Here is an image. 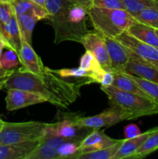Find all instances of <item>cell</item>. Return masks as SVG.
I'll return each instance as SVG.
<instances>
[{
  "instance_id": "6da1fadb",
  "label": "cell",
  "mask_w": 158,
  "mask_h": 159,
  "mask_svg": "<svg viewBox=\"0 0 158 159\" xmlns=\"http://www.w3.org/2000/svg\"><path fill=\"white\" fill-rule=\"evenodd\" d=\"M88 84L87 79L67 81L54 69L47 67H45L42 75H37L22 66L14 70L7 78L4 88L33 92L45 98L46 102L56 107L67 109L81 96L80 90L82 85Z\"/></svg>"
},
{
  "instance_id": "7a4b0ae2",
  "label": "cell",
  "mask_w": 158,
  "mask_h": 159,
  "mask_svg": "<svg viewBox=\"0 0 158 159\" xmlns=\"http://www.w3.org/2000/svg\"><path fill=\"white\" fill-rule=\"evenodd\" d=\"M45 8L54 28V43L57 44L67 40L80 43L88 32L86 26L88 10L85 8L69 0H46Z\"/></svg>"
},
{
  "instance_id": "3957f363",
  "label": "cell",
  "mask_w": 158,
  "mask_h": 159,
  "mask_svg": "<svg viewBox=\"0 0 158 159\" xmlns=\"http://www.w3.org/2000/svg\"><path fill=\"white\" fill-rule=\"evenodd\" d=\"M101 89L108 96L111 107L120 110L125 120L158 113V103L153 99L124 91L112 85L101 86Z\"/></svg>"
},
{
  "instance_id": "277c9868",
  "label": "cell",
  "mask_w": 158,
  "mask_h": 159,
  "mask_svg": "<svg viewBox=\"0 0 158 159\" xmlns=\"http://www.w3.org/2000/svg\"><path fill=\"white\" fill-rule=\"evenodd\" d=\"M88 17L96 32L105 37L116 38L136 21L124 9L92 7L88 9Z\"/></svg>"
},
{
  "instance_id": "5b68a950",
  "label": "cell",
  "mask_w": 158,
  "mask_h": 159,
  "mask_svg": "<svg viewBox=\"0 0 158 159\" xmlns=\"http://www.w3.org/2000/svg\"><path fill=\"white\" fill-rule=\"evenodd\" d=\"M46 123L39 121L12 123L5 122L0 130V144H13L41 140Z\"/></svg>"
},
{
  "instance_id": "8992f818",
  "label": "cell",
  "mask_w": 158,
  "mask_h": 159,
  "mask_svg": "<svg viewBox=\"0 0 158 159\" xmlns=\"http://www.w3.org/2000/svg\"><path fill=\"white\" fill-rule=\"evenodd\" d=\"M122 120H125V117L120 110L111 107L102 113L92 116H81L77 115L76 118V125L81 130H93L110 127Z\"/></svg>"
},
{
  "instance_id": "52a82bcc",
  "label": "cell",
  "mask_w": 158,
  "mask_h": 159,
  "mask_svg": "<svg viewBox=\"0 0 158 159\" xmlns=\"http://www.w3.org/2000/svg\"><path fill=\"white\" fill-rule=\"evenodd\" d=\"M77 115L65 114L60 116L58 120L50 124H46L44 134L43 138H49L53 137H60L64 138H75L78 137L86 136V134H79V129L76 125V118ZM42 138V139H43Z\"/></svg>"
},
{
  "instance_id": "ba28073f",
  "label": "cell",
  "mask_w": 158,
  "mask_h": 159,
  "mask_svg": "<svg viewBox=\"0 0 158 159\" xmlns=\"http://www.w3.org/2000/svg\"><path fill=\"white\" fill-rule=\"evenodd\" d=\"M80 43L85 50L91 52L95 57L101 66L104 68H110V60L107 47L103 37L98 32H87L81 40Z\"/></svg>"
},
{
  "instance_id": "9c48e42d",
  "label": "cell",
  "mask_w": 158,
  "mask_h": 159,
  "mask_svg": "<svg viewBox=\"0 0 158 159\" xmlns=\"http://www.w3.org/2000/svg\"><path fill=\"white\" fill-rule=\"evenodd\" d=\"M46 102V99L40 94L19 89H7V95L6 97V109L9 111L20 110L24 107L35 104Z\"/></svg>"
},
{
  "instance_id": "30bf717a",
  "label": "cell",
  "mask_w": 158,
  "mask_h": 159,
  "mask_svg": "<svg viewBox=\"0 0 158 159\" xmlns=\"http://www.w3.org/2000/svg\"><path fill=\"white\" fill-rule=\"evenodd\" d=\"M116 40L141 59L147 61H158V48L135 38L127 31L118 36Z\"/></svg>"
},
{
  "instance_id": "8fae6325",
  "label": "cell",
  "mask_w": 158,
  "mask_h": 159,
  "mask_svg": "<svg viewBox=\"0 0 158 159\" xmlns=\"http://www.w3.org/2000/svg\"><path fill=\"white\" fill-rule=\"evenodd\" d=\"M102 37L107 47L110 60V68L115 73L122 72L130 59L129 50L116 40V38L105 36Z\"/></svg>"
},
{
  "instance_id": "7c38bea8",
  "label": "cell",
  "mask_w": 158,
  "mask_h": 159,
  "mask_svg": "<svg viewBox=\"0 0 158 159\" xmlns=\"http://www.w3.org/2000/svg\"><path fill=\"white\" fill-rule=\"evenodd\" d=\"M130 59L125 67L124 72L129 73L146 80L158 84V69L150 65L147 61L141 59L130 51Z\"/></svg>"
},
{
  "instance_id": "4fadbf2b",
  "label": "cell",
  "mask_w": 158,
  "mask_h": 159,
  "mask_svg": "<svg viewBox=\"0 0 158 159\" xmlns=\"http://www.w3.org/2000/svg\"><path fill=\"white\" fill-rule=\"evenodd\" d=\"M71 139L73 138L60 137L43 138L40 140L38 146L26 157V159H57V152L60 146Z\"/></svg>"
},
{
  "instance_id": "5bb4252c",
  "label": "cell",
  "mask_w": 158,
  "mask_h": 159,
  "mask_svg": "<svg viewBox=\"0 0 158 159\" xmlns=\"http://www.w3.org/2000/svg\"><path fill=\"white\" fill-rule=\"evenodd\" d=\"M119 141V140L113 139L107 136L103 131L99 129H93L80 142L79 152L81 154L99 150L112 145Z\"/></svg>"
},
{
  "instance_id": "9a60e30c",
  "label": "cell",
  "mask_w": 158,
  "mask_h": 159,
  "mask_svg": "<svg viewBox=\"0 0 158 159\" xmlns=\"http://www.w3.org/2000/svg\"><path fill=\"white\" fill-rule=\"evenodd\" d=\"M18 55L21 65L27 71L37 75H42L45 69L43 61L32 48V44L24 39H22V47Z\"/></svg>"
},
{
  "instance_id": "2e32d148",
  "label": "cell",
  "mask_w": 158,
  "mask_h": 159,
  "mask_svg": "<svg viewBox=\"0 0 158 159\" xmlns=\"http://www.w3.org/2000/svg\"><path fill=\"white\" fill-rule=\"evenodd\" d=\"M40 142V140L20 144H0V159H26Z\"/></svg>"
},
{
  "instance_id": "e0dca14e",
  "label": "cell",
  "mask_w": 158,
  "mask_h": 159,
  "mask_svg": "<svg viewBox=\"0 0 158 159\" xmlns=\"http://www.w3.org/2000/svg\"><path fill=\"white\" fill-rule=\"evenodd\" d=\"M2 30L8 48L12 49L19 54L22 47V35L15 12L9 21L2 24Z\"/></svg>"
},
{
  "instance_id": "ac0fdd59",
  "label": "cell",
  "mask_w": 158,
  "mask_h": 159,
  "mask_svg": "<svg viewBox=\"0 0 158 159\" xmlns=\"http://www.w3.org/2000/svg\"><path fill=\"white\" fill-rule=\"evenodd\" d=\"M158 127L150 129L147 131L142 133L140 135L136 137V138H130V139H124L122 144L119 147V150L114 155L112 159L130 158V157L136 152V150L145 141V140Z\"/></svg>"
},
{
  "instance_id": "d6986e66",
  "label": "cell",
  "mask_w": 158,
  "mask_h": 159,
  "mask_svg": "<svg viewBox=\"0 0 158 159\" xmlns=\"http://www.w3.org/2000/svg\"><path fill=\"white\" fill-rule=\"evenodd\" d=\"M11 4L15 15L27 14L36 17L39 20L49 19V14L46 8L30 0H14Z\"/></svg>"
},
{
  "instance_id": "ffe728a7",
  "label": "cell",
  "mask_w": 158,
  "mask_h": 159,
  "mask_svg": "<svg viewBox=\"0 0 158 159\" xmlns=\"http://www.w3.org/2000/svg\"><path fill=\"white\" fill-rule=\"evenodd\" d=\"M155 29L156 28L136 21L126 31L135 38L158 48V37Z\"/></svg>"
},
{
  "instance_id": "44dd1931",
  "label": "cell",
  "mask_w": 158,
  "mask_h": 159,
  "mask_svg": "<svg viewBox=\"0 0 158 159\" xmlns=\"http://www.w3.org/2000/svg\"><path fill=\"white\" fill-rule=\"evenodd\" d=\"M112 85L124 91L134 93L143 97L152 99L133 79L129 78L124 72L115 73V79Z\"/></svg>"
},
{
  "instance_id": "7402d4cb",
  "label": "cell",
  "mask_w": 158,
  "mask_h": 159,
  "mask_svg": "<svg viewBox=\"0 0 158 159\" xmlns=\"http://www.w3.org/2000/svg\"><path fill=\"white\" fill-rule=\"evenodd\" d=\"M123 140H119L117 143L108 147L93 151V152L81 153L76 156V159H112L119 150Z\"/></svg>"
},
{
  "instance_id": "603a6c76",
  "label": "cell",
  "mask_w": 158,
  "mask_h": 159,
  "mask_svg": "<svg viewBox=\"0 0 158 159\" xmlns=\"http://www.w3.org/2000/svg\"><path fill=\"white\" fill-rule=\"evenodd\" d=\"M15 16H16L19 26H20V32H21L22 39H24L29 44H32L33 31L37 23L40 20L36 17L27 15V14Z\"/></svg>"
},
{
  "instance_id": "cb8c5ba5",
  "label": "cell",
  "mask_w": 158,
  "mask_h": 159,
  "mask_svg": "<svg viewBox=\"0 0 158 159\" xmlns=\"http://www.w3.org/2000/svg\"><path fill=\"white\" fill-rule=\"evenodd\" d=\"M158 149V128L151 134L130 158L141 159L150 155Z\"/></svg>"
},
{
  "instance_id": "d4e9b609",
  "label": "cell",
  "mask_w": 158,
  "mask_h": 159,
  "mask_svg": "<svg viewBox=\"0 0 158 159\" xmlns=\"http://www.w3.org/2000/svg\"><path fill=\"white\" fill-rule=\"evenodd\" d=\"M85 137L73 138L61 144L57 150V159L75 158L76 156L80 154L79 144Z\"/></svg>"
},
{
  "instance_id": "484cf974",
  "label": "cell",
  "mask_w": 158,
  "mask_h": 159,
  "mask_svg": "<svg viewBox=\"0 0 158 159\" xmlns=\"http://www.w3.org/2000/svg\"><path fill=\"white\" fill-rule=\"evenodd\" d=\"M133 17L137 22L158 28V7H146Z\"/></svg>"
},
{
  "instance_id": "4316f807",
  "label": "cell",
  "mask_w": 158,
  "mask_h": 159,
  "mask_svg": "<svg viewBox=\"0 0 158 159\" xmlns=\"http://www.w3.org/2000/svg\"><path fill=\"white\" fill-rule=\"evenodd\" d=\"M56 73L63 78H74L75 79H87L89 84L94 82V73L83 69L81 67L75 68H63L54 70Z\"/></svg>"
},
{
  "instance_id": "83f0119b",
  "label": "cell",
  "mask_w": 158,
  "mask_h": 159,
  "mask_svg": "<svg viewBox=\"0 0 158 159\" xmlns=\"http://www.w3.org/2000/svg\"><path fill=\"white\" fill-rule=\"evenodd\" d=\"M124 72V71H122ZM129 78L133 79L153 100L158 103V84L155 82H150V81L146 80V79H142L138 76L133 75L129 74V73L124 72Z\"/></svg>"
},
{
  "instance_id": "f1b7e54d",
  "label": "cell",
  "mask_w": 158,
  "mask_h": 159,
  "mask_svg": "<svg viewBox=\"0 0 158 159\" xmlns=\"http://www.w3.org/2000/svg\"><path fill=\"white\" fill-rule=\"evenodd\" d=\"M127 12L133 16L146 7H158V2L154 0H121Z\"/></svg>"
},
{
  "instance_id": "f546056e",
  "label": "cell",
  "mask_w": 158,
  "mask_h": 159,
  "mask_svg": "<svg viewBox=\"0 0 158 159\" xmlns=\"http://www.w3.org/2000/svg\"><path fill=\"white\" fill-rule=\"evenodd\" d=\"M0 63L5 69L7 70L15 69L21 65L18 54L10 48H6V51H2L0 57Z\"/></svg>"
},
{
  "instance_id": "4dcf8cb0",
  "label": "cell",
  "mask_w": 158,
  "mask_h": 159,
  "mask_svg": "<svg viewBox=\"0 0 158 159\" xmlns=\"http://www.w3.org/2000/svg\"><path fill=\"white\" fill-rule=\"evenodd\" d=\"M92 6L106 9H119L125 10L121 0H93Z\"/></svg>"
},
{
  "instance_id": "1f68e13d",
  "label": "cell",
  "mask_w": 158,
  "mask_h": 159,
  "mask_svg": "<svg viewBox=\"0 0 158 159\" xmlns=\"http://www.w3.org/2000/svg\"><path fill=\"white\" fill-rule=\"evenodd\" d=\"M14 10L12 4L8 2H0V23L1 24L9 21L13 16Z\"/></svg>"
},
{
  "instance_id": "d6a6232c",
  "label": "cell",
  "mask_w": 158,
  "mask_h": 159,
  "mask_svg": "<svg viewBox=\"0 0 158 159\" xmlns=\"http://www.w3.org/2000/svg\"><path fill=\"white\" fill-rule=\"evenodd\" d=\"M124 136L125 139H130V138H136V137L140 135L141 131L139 127L134 124H128L124 128Z\"/></svg>"
},
{
  "instance_id": "836d02e7",
  "label": "cell",
  "mask_w": 158,
  "mask_h": 159,
  "mask_svg": "<svg viewBox=\"0 0 158 159\" xmlns=\"http://www.w3.org/2000/svg\"><path fill=\"white\" fill-rule=\"evenodd\" d=\"M69 1L77 6H82L88 10L92 7L93 5V0H69Z\"/></svg>"
},
{
  "instance_id": "e575fe53",
  "label": "cell",
  "mask_w": 158,
  "mask_h": 159,
  "mask_svg": "<svg viewBox=\"0 0 158 159\" xmlns=\"http://www.w3.org/2000/svg\"><path fill=\"white\" fill-rule=\"evenodd\" d=\"M15 69L12 70H7L5 69L2 66L1 63H0V79H4V78H7L13 72Z\"/></svg>"
},
{
  "instance_id": "d590c367",
  "label": "cell",
  "mask_w": 158,
  "mask_h": 159,
  "mask_svg": "<svg viewBox=\"0 0 158 159\" xmlns=\"http://www.w3.org/2000/svg\"><path fill=\"white\" fill-rule=\"evenodd\" d=\"M0 42H1V43H2V44L5 46V48H8L7 43H6V39H5L4 36H3L2 30L1 23H0Z\"/></svg>"
},
{
  "instance_id": "8d00e7d4",
  "label": "cell",
  "mask_w": 158,
  "mask_h": 159,
  "mask_svg": "<svg viewBox=\"0 0 158 159\" xmlns=\"http://www.w3.org/2000/svg\"><path fill=\"white\" fill-rule=\"evenodd\" d=\"M30 1L33 2L37 3V4L40 5V6L45 7V2H46V0H30Z\"/></svg>"
},
{
  "instance_id": "74e56055",
  "label": "cell",
  "mask_w": 158,
  "mask_h": 159,
  "mask_svg": "<svg viewBox=\"0 0 158 159\" xmlns=\"http://www.w3.org/2000/svg\"><path fill=\"white\" fill-rule=\"evenodd\" d=\"M8 78V77H7ZM7 78H4V79H0V89L5 87V84H6Z\"/></svg>"
},
{
  "instance_id": "f35d334b",
  "label": "cell",
  "mask_w": 158,
  "mask_h": 159,
  "mask_svg": "<svg viewBox=\"0 0 158 159\" xmlns=\"http://www.w3.org/2000/svg\"><path fill=\"white\" fill-rule=\"evenodd\" d=\"M150 65H153V67L158 69V61H148Z\"/></svg>"
},
{
  "instance_id": "ab89813d",
  "label": "cell",
  "mask_w": 158,
  "mask_h": 159,
  "mask_svg": "<svg viewBox=\"0 0 158 159\" xmlns=\"http://www.w3.org/2000/svg\"><path fill=\"white\" fill-rule=\"evenodd\" d=\"M4 48H5V46L2 44V43H1V42H0V57H1V54H2V51Z\"/></svg>"
},
{
  "instance_id": "60d3db41",
  "label": "cell",
  "mask_w": 158,
  "mask_h": 159,
  "mask_svg": "<svg viewBox=\"0 0 158 159\" xmlns=\"http://www.w3.org/2000/svg\"><path fill=\"white\" fill-rule=\"evenodd\" d=\"M4 123H5V121L0 118V130H1V129L2 128L3 125H4Z\"/></svg>"
},
{
  "instance_id": "b9f144b4",
  "label": "cell",
  "mask_w": 158,
  "mask_h": 159,
  "mask_svg": "<svg viewBox=\"0 0 158 159\" xmlns=\"http://www.w3.org/2000/svg\"><path fill=\"white\" fill-rule=\"evenodd\" d=\"M14 0H0V2H8V3H12Z\"/></svg>"
},
{
  "instance_id": "7bdbcfd3",
  "label": "cell",
  "mask_w": 158,
  "mask_h": 159,
  "mask_svg": "<svg viewBox=\"0 0 158 159\" xmlns=\"http://www.w3.org/2000/svg\"><path fill=\"white\" fill-rule=\"evenodd\" d=\"M155 30H156V34L158 37V28H156V29H155Z\"/></svg>"
},
{
  "instance_id": "ee69618b",
  "label": "cell",
  "mask_w": 158,
  "mask_h": 159,
  "mask_svg": "<svg viewBox=\"0 0 158 159\" xmlns=\"http://www.w3.org/2000/svg\"><path fill=\"white\" fill-rule=\"evenodd\" d=\"M154 1H156V2H158V0H154Z\"/></svg>"
}]
</instances>
